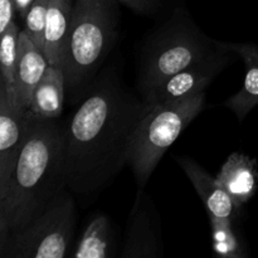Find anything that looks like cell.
<instances>
[{
  "label": "cell",
  "mask_w": 258,
  "mask_h": 258,
  "mask_svg": "<svg viewBox=\"0 0 258 258\" xmlns=\"http://www.w3.org/2000/svg\"><path fill=\"white\" fill-rule=\"evenodd\" d=\"M117 2L122 3L123 5L140 14H150L155 12L158 7V0H117Z\"/></svg>",
  "instance_id": "cell-21"
},
{
  "label": "cell",
  "mask_w": 258,
  "mask_h": 258,
  "mask_svg": "<svg viewBox=\"0 0 258 258\" xmlns=\"http://www.w3.org/2000/svg\"><path fill=\"white\" fill-rule=\"evenodd\" d=\"M75 0H48L44 55L50 66L60 67L63 48L72 23Z\"/></svg>",
  "instance_id": "cell-15"
},
{
  "label": "cell",
  "mask_w": 258,
  "mask_h": 258,
  "mask_svg": "<svg viewBox=\"0 0 258 258\" xmlns=\"http://www.w3.org/2000/svg\"><path fill=\"white\" fill-rule=\"evenodd\" d=\"M176 161L186 174L190 183L208 211L209 217L238 221L242 207L212 178L197 161L186 156H176Z\"/></svg>",
  "instance_id": "cell-10"
},
{
  "label": "cell",
  "mask_w": 258,
  "mask_h": 258,
  "mask_svg": "<svg viewBox=\"0 0 258 258\" xmlns=\"http://www.w3.org/2000/svg\"><path fill=\"white\" fill-rule=\"evenodd\" d=\"M227 47L242 58L246 66L243 85L241 90L224 103L227 108L243 121L249 111L258 105V45L252 43H226Z\"/></svg>",
  "instance_id": "cell-13"
},
{
  "label": "cell",
  "mask_w": 258,
  "mask_h": 258,
  "mask_svg": "<svg viewBox=\"0 0 258 258\" xmlns=\"http://www.w3.org/2000/svg\"><path fill=\"white\" fill-rule=\"evenodd\" d=\"M48 66L49 63L44 52L30 40L25 30H20L19 55L12 90L14 91L18 102L27 110Z\"/></svg>",
  "instance_id": "cell-11"
},
{
  "label": "cell",
  "mask_w": 258,
  "mask_h": 258,
  "mask_svg": "<svg viewBox=\"0 0 258 258\" xmlns=\"http://www.w3.org/2000/svg\"><path fill=\"white\" fill-rule=\"evenodd\" d=\"M32 3L33 0H15V9H17V12L20 13L23 18H25Z\"/></svg>",
  "instance_id": "cell-22"
},
{
  "label": "cell",
  "mask_w": 258,
  "mask_h": 258,
  "mask_svg": "<svg viewBox=\"0 0 258 258\" xmlns=\"http://www.w3.org/2000/svg\"><path fill=\"white\" fill-rule=\"evenodd\" d=\"M64 90L66 78L62 68L49 64L33 93L27 112L40 120L58 118L63 111Z\"/></svg>",
  "instance_id": "cell-14"
},
{
  "label": "cell",
  "mask_w": 258,
  "mask_h": 258,
  "mask_svg": "<svg viewBox=\"0 0 258 258\" xmlns=\"http://www.w3.org/2000/svg\"><path fill=\"white\" fill-rule=\"evenodd\" d=\"M117 0H75L72 23L62 54L66 87H85L117 38Z\"/></svg>",
  "instance_id": "cell-3"
},
{
  "label": "cell",
  "mask_w": 258,
  "mask_h": 258,
  "mask_svg": "<svg viewBox=\"0 0 258 258\" xmlns=\"http://www.w3.org/2000/svg\"><path fill=\"white\" fill-rule=\"evenodd\" d=\"M206 92L153 106L134 134L127 165L139 188H144L165 151L203 111Z\"/></svg>",
  "instance_id": "cell-5"
},
{
  "label": "cell",
  "mask_w": 258,
  "mask_h": 258,
  "mask_svg": "<svg viewBox=\"0 0 258 258\" xmlns=\"http://www.w3.org/2000/svg\"><path fill=\"white\" fill-rule=\"evenodd\" d=\"M64 189L43 213L0 247V257L63 258L70 256L76 231L75 201Z\"/></svg>",
  "instance_id": "cell-6"
},
{
  "label": "cell",
  "mask_w": 258,
  "mask_h": 258,
  "mask_svg": "<svg viewBox=\"0 0 258 258\" xmlns=\"http://www.w3.org/2000/svg\"><path fill=\"white\" fill-rule=\"evenodd\" d=\"M48 0H33L27 15H25V33L33 43L44 50L45 22H47Z\"/></svg>",
  "instance_id": "cell-19"
},
{
  "label": "cell",
  "mask_w": 258,
  "mask_h": 258,
  "mask_svg": "<svg viewBox=\"0 0 258 258\" xmlns=\"http://www.w3.org/2000/svg\"><path fill=\"white\" fill-rule=\"evenodd\" d=\"M158 217L150 197L139 188L136 201L131 211L126 232L123 258H154L160 256L163 243L160 238Z\"/></svg>",
  "instance_id": "cell-9"
},
{
  "label": "cell",
  "mask_w": 258,
  "mask_h": 258,
  "mask_svg": "<svg viewBox=\"0 0 258 258\" xmlns=\"http://www.w3.org/2000/svg\"><path fill=\"white\" fill-rule=\"evenodd\" d=\"M19 34L20 29L17 23L12 22L2 37V47H0V83L13 87L17 70L18 55H19Z\"/></svg>",
  "instance_id": "cell-18"
},
{
  "label": "cell",
  "mask_w": 258,
  "mask_h": 258,
  "mask_svg": "<svg viewBox=\"0 0 258 258\" xmlns=\"http://www.w3.org/2000/svg\"><path fill=\"white\" fill-rule=\"evenodd\" d=\"M112 227L105 214H97L88 223L81 237L73 257L76 258H110L113 249Z\"/></svg>",
  "instance_id": "cell-16"
},
{
  "label": "cell",
  "mask_w": 258,
  "mask_h": 258,
  "mask_svg": "<svg viewBox=\"0 0 258 258\" xmlns=\"http://www.w3.org/2000/svg\"><path fill=\"white\" fill-rule=\"evenodd\" d=\"M28 122L27 108L12 88L0 83V193L5 190L22 151Z\"/></svg>",
  "instance_id": "cell-8"
},
{
  "label": "cell",
  "mask_w": 258,
  "mask_h": 258,
  "mask_svg": "<svg viewBox=\"0 0 258 258\" xmlns=\"http://www.w3.org/2000/svg\"><path fill=\"white\" fill-rule=\"evenodd\" d=\"M212 227V243L217 254L228 258L247 257L242 238L237 233L236 221L218 217H209Z\"/></svg>",
  "instance_id": "cell-17"
},
{
  "label": "cell",
  "mask_w": 258,
  "mask_h": 258,
  "mask_svg": "<svg viewBox=\"0 0 258 258\" xmlns=\"http://www.w3.org/2000/svg\"><path fill=\"white\" fill-rule=\"evenodd\" d=\"M67 189L62 125L28 113L22 151L7 188L0 193V247L23 231Z\"/></svg>",
  "instance_id": "cell-2"
},
{
  "label": "cell",
  "mask_w": 258,
  "mask_h": 258,
  "mask_svg": "<svg viewBox=\"0 0 258 258\" xmlns=\"http://www.w3.org/2000/svg\"><path fill=\"white\" fill-rule=\"evenodd\" d=\"M153 106L128 92L116 71L106 68L62 126L67 188L80 196L100 191L127 165L136 128Z\"/></svg>",
  "instance_id": "cell-1"
},
{
  "label": "cell",
  "mask_w": 258,
  "mask_h": 258,
  "mask_svg": "<svg viewBox=\"0 0 258 258\" xmlns=\"http://www.w3.org/2000/svg\"><path fill=\"white\" fill-rule=\"evenodd\" d=\"M233 53L224 43L221 52L161 81L141 95V98L149 105L156 106L206 92L214 78L234 59Z\"/></svg>",
  "instance_id": "cell-7"
},
{
  "label": "cell",
  "mask_w": 258,
  "mask_h": 258,
  "mask_svg": "<svg viewBox=\"0 0 258 258\" xmlns=\"http://www.w3.org/2000/svg\"><path fill=\"white\" fill-rule=\"evenodd\" d=\"M216 180L237 204L243 207L253 198L257 190V160L242 153L231 154L217 174Z\"/></svg>",
  "instance_id": "cell-12"
},
{
  "label": "cell",
  "mask_w": 258,
  "mask_h": 258,
  "mask_svg": "<svg viewBox=\"0 0 258 258\" xmlns=\"http://www.w3.org/2000/svg\"><path fill=\"white\" fill-rule=\"evenodd\" d=\"M15 0H0V34L7 30L15 12Z\"/></svg>",
  "instance_id": "cell-20"
},
{
  "label": "cell",
  "mask_w": 258,
  "mask_h": 258,
  "mask_svg": "<svg viewBox=\"0 0 258 258\" xmlns=\"http://www.w3.org/2000/svg\"><path fill=\"white\" fill-rule=\"evenodd\" d=\"M224 43L206 34L188 15L179 13L149 40L139 67L141 95L184 68L221 52Z\"/></svg>",
  "instance_id": "cell-4"
}]
</instances>
